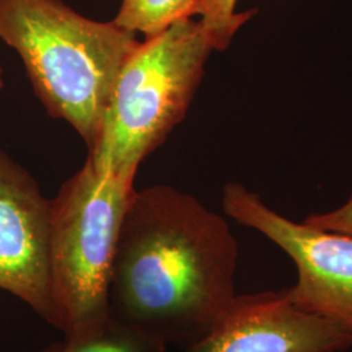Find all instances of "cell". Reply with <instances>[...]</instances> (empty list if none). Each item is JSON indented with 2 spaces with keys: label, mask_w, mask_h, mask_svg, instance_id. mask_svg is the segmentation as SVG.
I'll list each match as a JSON object with an SVG mask.
<instances>
[{
  "label": "cell",
  "mask_w": 352,
  "mask_h": 352,
  "mask_svg": "<svg viewBox=\"0 0 352 352\" xmlns=\"http://www.w3.org/2000/svg\"><path fill=\"white\" fill-rule=\"evenodd\" d=\"M3 87H4V81H3V69H1V67H0V91H1Z\"/></svg>",
  "instance_id": "13"
},
{
  "label": "cell",
  "mask_w": 352,
  "mask_h": 352,
  "mask_svg": "<svg viewBox=\"0 0 352 352\" xmlns=\"http://www.w3.org/2000/svg\"><path fill=\"white\" fill-rule=\"evenodd\" d=\"M63 342H56L54 344H51L50 347H47L45 351L42 352H63Z\"/></svg>",
  "instance_id": "12"
},
{
  "label": "cell",
  "mask_w": 352,
  "mask_h": 352,
  "mask_svg": "<svg viewBox=\"0 0 352 352\" xmlns=\"http://www.w3.org/2000/svg\"><path fill=\"white\" fill-rule=\"evenodd\" d=\"M352 338L289 302L286 289L238 295L223 317L182 352H343Z\"/></svg>",
  "instance_id": "7"
},
{
  "label": "cell",
  "mask_w": 352,
  "mask_h": 352,
  "mask_svg": "<svg viewBox=\"0 0 352 352\" xmlns=\"http://www.w3.org/2000/svg\"><path fill=\"white\" fill-rule=\"evenodd\" d=\"M215 50L212 33L192 17L140 42L113 84L100 136L89 151L93 164L135 182L140 164L186 118Z\"/></svg>",
  "instance_id": "3"
},
{
  "label": "cell",
  "mask_w": 352,
  "mask_h": 352,
  "mask_svg": "<svg viewBox=\"0 0 352 352\" xmlns=\"http://www.w3.org/2000/svg\"><path fill=\"white\" fill-rule=\"evenodd\" d=\"M0 39L20 55L46 111L91 151L116 77L140 45L136 34L62 0H0Z\"/></svg>",
  "instance_id": "2"
},
{
  "label": "cell",
  "mask_w": 352,
  "mask_h": 352,
  "mask_svg": "<svg viewBox=\"0 0 352 352\" xmlns=\"http://www.w3.org/2000/svg\"><path fill=\"white\" fill-rule=\"evenodd\" d=\"M133 182L90 160L51 200L50 279L55 324L64 340L109 317V285L116 241Z\"/></svg>",
  "instance_id": "4"
},
{
  "label": "cell",
  "mask_w": 352,
  "mask_h": 352,
  "mask_svg": "<svg viewBox=\"0 0 352 352\" xmlns=\"http://www.w3.org/2000/svg\"><path fill=\"white\" fill-rule=\"evenodd\" d=\"M51 200L25 168L0 149V289L54 327Z\"/></svg>",
  "instance_id": "6"
},
{
  "label": "cell",
  "mask_w": 352,
  "mask_h": 352,
  "mask_svg": "<svg viewBox=\"0 0 352 352\" xmlns=\"http://www.w3.org/2000/svg\"><path fill=\"white\" fill-rule=\"evenodd\" d=\"M195 4L196 0H123L113 23L135 34L154 37L176 21L190 19Z\"/></svg>",
  "instance_id": "9"
},
{
  "label": "cell",
  "mask_w": 352,
  "mask_h": 352,
  "mask_svg": "<svg viewBox=\"0 0 352 352\" xmlns=\"http://www.w3.org/2000/svg\"><path fill=\"white\" fill-rule=\"evenodd\" d=\"M239 244L226 219L170 186L132 193L116 241L109 314L186 347L235 298Z\"/></svg>",
  "instance_id": "1"
},
{
  "label": "cell",
  "mask_w": 352,
  "mask_h": 352,
  "mask_svg": "<svg viewBox=\"0 0 352 352\" xmlns=\"http://www.w3.org/2000/svg\"><path fill=\"white\" fill-rule=\"evenodd\" d=\"M63 352H168L164 340L109 317L102 325L64 340Z\"/></svg>",
  "instance_id": "8"
},
{
  "label": "cell",
  "mask_w": 352,
  "mask_h": 352,
  "mask_svg": "<svg viewBox=\"0 0 352 352\" xmlns=\"http://www.w3.org/2000/svg\"><path fill=\"white\" fill-rule=\"evenodd\" d=\"M304 222L317 228L352 236V196L340 208L327 213L311 214L304 219Z\"/></svg>",
  "instance_id": "11"
},
{
  "label": "cell",
  "mask_w": 352,
  "mask_h": 352,
  "mask_svg": "<svg viewBox=\"0 0 352 352\" xmlns=\"http://www.w3.org/2000/svg\"><path fill=\"white\" fill-rule=\"evenodd\" d=\"M225 213L261 232L296 267V282L286 289L289 302L342 327L352 338V236L298 223L277 213L240 183L223 188Z\"/></svg>",
  "instance_id": "5"
},
{
  "label": "cell",
  "mask_w": 352,
  "mask_h": 352,
  "mask_svg": "<svg viewBox=\"0 0 352 352\" xmlns=\"http://www.w3.org/2000/svg\"><path fill=\"white\" fill-rule=\"evenodd\" d=\"M236 4L238 0H196L193 16H201L200 21L212 33L218 51L226 50L240 28L257 12H236Z\"/></svg>",
  "instance_id": "10"
}]
</instances>
